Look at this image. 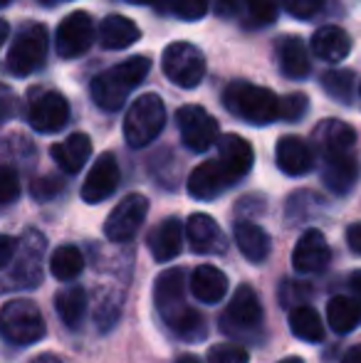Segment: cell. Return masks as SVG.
I'll return each instance as SVG.
<instances>
[{
  "mask_svg": "<svg viewBox=\"0 0 361 363\" xmlns=\"http://www.w3.org/2000/svg\"><path fill=\"white\" fill-rule=\"evenodd\" d=\"M332 259V250L329 242L319 230H304L302 238L297 240L292 252V267L302 274L324 272Z\"/></svg>",
  "mask_w": 361,
  "mask_h": 363,
  "instance_id": "cell-16",
  "label": "cell"
},
{
  "mask_svg": "<svg viewBox=\"0 0 361 363\" xmlns=\"http://www.w3.org/2000/svg\"><path fill=\"white\" fill-rule=\"evenodd\" d=\"M322 89L332 99L342 101V104H352L354 91H357V79L349 69H332V72L322 74Z\"/></svg>",
  "mask_w": 361,
  "mask_h": 363,
  "instance_id": "cell-33",
  "label": "cell"
},
{
  "mask_svg": "<svg viewBox=\"0 0 361 363\" xmlns=\"http://www.w3.org/2000/svg\"><path fill=\"white\" fill-rule=\"evenodd\" d=\"M146 213H149V201L139 193L121 198L119 206L109 213V218L104 220V235L111 242H129L139 228L144 225Z\"/></svg>",
  "mask_w": 361,
  "mask_h": 363,
  "instance_id": "cell-10",
  "label": "cell"
},
{
  "mask_svg": "<svg viewBox=\"0 0 361 363\" xmlns=\"http://www.w3.org/2000/svg\"><path fill=\"white\" fill-rule=\"evenodd\" d=\"M274 158H277L279 171L287 173V176H304V173H309L314 166L312 148L304 144L299 136H282V139L277 141Z\"/></svg>",
  "mask_w": 361,
  "mask_h": 363,
  "instance_id": "cell-20",
  "label": "cell"
},
{
  "mask_svg": "<svg viewBox=\"0 0 361 363\" xmlns=\"http://www.w3.org/2000/svg\"><path fill=\"white\" fill-rule=\"evenodd\" d=\"M91 40H94V23H91L89 13L74 10V13H70L57 28L60 57H65V60L79 57V55H84L89 50Z\"/></svg>",
  "mask_w": 361,
  "mask_h": 363,
  "instance_id": "cell-13",
  "label": "cell"
},
{
  "mask_svg": "<svg viewBox=\"0 0 361 363\" xmlns=\"http://www.w3.org/2000/svg\"><path fill=\"white\" fill-rule=\"evenodd\" d=\"M87 289L84 287H67L55 296V309L67 329H79L87 314Z\"/></svg>",
  "mask_w": 361,
  "mask_h": 363,
  "instance_id": "cell-29",
  "label": "cell"
},
{
  "mask_svg": "<svg viewBox=\"0 0 361 363\" xmlns=\"http://www.w3.org/2000/svg\"><path fill=\"white\" fill-rule=\"evenodd\" d=\"M0 38H3V43L8 40V23L3 20V25H0Z\"/></svg>",
  "mask_w": 361,
  "mask_h": 363,
  "instance_id": "cell-51",
  "label": "cell"
},
{
  "mask_svg": "<svg viewBox=\"0 0 361 363\" xmlns=\"http://www.w3.org/2000/svg\"><path fill=\"white\" fill-rule=\"evenodd\" d=\"M15 247H18V242H15L10 235H3V238H0V267H3V269L13 262Z\"/></svg>",
  "mask_w": 361,
  "mask_h": 363,
  "instance_id": "cell-43",
  "label": "cell"
},
{
  "mask_svg": "<svg viewBox=\"0 0 361 363\" xmlns=\"http://www.w3.org/2000/svg\"><path fill=\"white\" fill-rule=\"evenodd\" d=\"M235 242H238V250H240L243 257H245L248 262L257 264V262H265V259L270 257L272 240L257 223H250V220L235 223Z\"/></svg>",
  "mask_w": 361,
  "mask_h": 363,
  "instance_id": "cell-22",
  "label": "cell"
},
{
  "mask_svg": "<svg viewBox=\"0 0 361 363\" xmlns=\"http://www.w3.org/2000/svg\"><path fill=\"white\" fill-rule=\"evenodd\" d=\"M139 38L141 30L136 28L134 20L124 18V15H109L99 25V43L104 50H124Z\"/></svg>",
  "mask_w": 361,
  "mask_h": 363,
  "instance_id": "cell-27",
  "label": "cell"
},
{
  "mask_svg": "<svg viewBox=\"0 0 361 363\" xmlns=\"http://www.w3.org/2000/svg\"><path fill=\"white\" fill-rule=\"evenodd\" d=\"M347 242L352 247V252L361 255V223H354L352 228L347 230Z\"/></svg>",
  "mask_w": 361,
  "mask_h": 363,
  "instance_id": "cell-45",
  "label": "cell"
},
{
  "mask_svg": "<svg viewBox=\"0 0 361 363\" xmlns=\"http://www.w3.org/2000/svg\"><path fill=\"white\" fill-rule=\"evenodd\" d=\"M243 10H245V0H218V13L223 18H235Z\"/></svg>",
  "mask_w": 361,
  "mask_h": 363,
  "instance_id": "cell-44",
  "label": "cell"
},
{
  "mask_svg": "<svg viewBox=\"0 0 361 363\" xmlns=\"http://www.w3.org/2000/svg\"><path fill=\"white\" fill-rule=\"evenodd\" d=\"M20 196V183H18V176L10 166H5L0 171V203L3 206H10L15 198Z\"/></svg>",
  "mask_w": 361,
  "mask_h": 363,
  "instance_id": "cell-41",
  "label": "cell"
},
{
  "mask_svg": "<svg viewBox=\"0 0 361 363\" xmlns=\"http://www.w3.org/2000/svg\"><path fill=\"white\" fill-rule=\"evenodd\" d=\"M235 183L238 178L233 176L231 168L221 158H213V161H206L198 168H193V173L188 176V196L196 198V201H213Z\"/></svg>",
  "mask_w": 361,
  "mask_h": 363,
  "instance_id": "cell-12",
  "label": "cell"
},
{
  "mask_svg": "<svg viewBox=\"0 0 361 363\" xmlns=\"http://www.w3.org/2000/svg\"><path fill=\"white\" fill-rule=\"evenodd\" d=\"M0 329H3L5 341L15 346H30L45 336V319L35 301L10 299L0 311Z\"/></svg>",
  "mask_w": 361,
  "mask_h": 363,
  "instance_id": "cell-6",
  "label": "cell"
},
{
  "mask_svg": "<svg viewBox=\"0 0 361 363\" xmlns=\"http://www.w3.org/2000/svg\"><path fill=\"white\" fill-rule=\"evenodd\" d=\"M324 163H322V181L324 186L329 188L332 193H349L354 188L359 178V168H357V161L352 158V153H327L322 156Z\"/></svg>",
  "mask_w": 361,
  "mask_h": 363,
  "instance_id": "cell-19",
  "label": "cell"
},
{
  "mask_svg": "<svg viewBox=\"0 0 361 363\" xmlns=\"http://www.w3.org/2000/svg\"><path fill=\"white\" fill-rule=\"evenodd\" d=\"M309 109V99L307 94L297 91V94H287L279 99V119L284 121H299Z\"/></svg>",
  "mask_w": 361,
  "mask_h": 363,
  "instance_id": "cell-38",
  "label": "cell"
},
{
  "mask_svg": "<svg viewBox=\"0 0 361 363\" xmlns=\"http://www.w3.org/2000/svg\"><path fill=\"white\" fill-rule=\"evenodd\" d=\"M151 69L149 57H129L124 62L114 65L106 72L96 74L91 79V99L99 109L104 111H119L129 94L146 79Z\"/></svg>",
  "mask_w": 361,
  "mask_h": 363,
  "instance_id": "cell-2",
  "label": "cell"
},
{
  "mask_svg": "<svg viewBox=\"0 0 361 363\" xmlns=\"http://www.w3.org/2000/svg\"><path fill=\"white\" fill-rule=\"evenodd\" d=\"M48 240L40 230H28L18 240L13 262L5 267V289H35L43 282V257Z\"/></svg>",
  "mask_w": 361,
  "mask_h": 363,
  "instance_id": "cell-4",
  "label": "cell"
},
{
  "mask_svg": "<svg viewBox=\"0 0 361 363\" xmlns=\"http://www.w3.org/2000/svg\"><path fill=\"white\" fill-rule=\"evenodd\" d=\"M279 363H304L302 359H297V356H289V359H282Z\"/></svg>",
  "mask_w": 361,
  "mask_h": 363,
  "instance_id": "cell-52",
  "label": "cell"
},
{
  "mask_svg": "<svg viewBox=\"0 0 361 363\" xmlns=\"http://www.w3.org/2000/svg\"><path fill=\"white\" fill-rule=\"evenodd\" d=\"M70 119V104L60 91H45L30 104L28 121L40 134H55Z\"/></svg>",
  "mask_w": 361,
  "mask_h": 363,
  "instance_id": "cell-15",
  "label": "cell"
},
{
  "mask_svg": "<svg viewBox=\"0 0 361 363\" xmlns=\"http://www.w3.org/2000/svg\"><path fill=\"white\" fill-rule=\"evenodd\" d=\"M262 324V304L250 284H243L233 294L226 314L221 319V329L228 336H252Z\"/></svg>",
  "mask_w": 361,
  "mask_h": 363,
  "instance_id": "cell-9",
  "label": "cell"
},
{
  "mask_svg": "<svg viewBox=\"0 0 361 363\" xmlns=\"http://www.w3.org/2000/svg\"><path fill=\"white\" fill-rule=\"evenodd\" d=\"M129 3H134V5H149V8H161V10H164L169 0H129Z\"/></svg>",
  "mask_w": 361,
  "mask_h": 363,
  "instance_id": "cell-47",
  "label": "cell"
},
{
  "mask_svg": "<svg viewBox=\"0 0 361 363\" xmlns=\"http://www.w3.org/2000/svg\"><path fill=\"white\" fill-rule=\"evenodd\" d=\"M45 57H48V30L45 25L33 23L20 30L15 43L10 45L5 67L13 77H28L43 67Z\"/></svg>",
  "mask_w": 361,
  "mask_h": 363,
  "instance_id": "cell-7",
  "label": "cell"
},
{
  "mask_svg": "<svg viewBox=\"0 0 361 363\" xmlns=\"http://www.w3.org/2000/svg\"><path fill=\"white\" fill-rule=\"evenodd\" d=\"M282 5L292 18L309 20L324 8V0H282Z\"/></svg>",
  "mask_w": 361,
  "mask_h": 363,
  "instance_id": "cell-40",
  "label": "cell"
},
{
  "mask_svg": "<svg viewBox=\"0 0 361 363\" xmlns=\"http://www.w3.org/2000/svg\"><path fill=\"white\" fill-rule=\"evenodd\" d=\"M154 301L161 319L179 339L196 344L208 336V324L203 314L186 304V269L171 267L161 272L154 284Z\"/></svg>",
  "mask_w": 361,
  "mask_h": 363,
  "instance_id": "cell-1",
  "label": "cell"
},
{
  "mask_svg": "<svg viewBox=\"0 0 361 363\" xmlns=\"http://www.w3.org/2000/svg\"><path fill=\"white\" fill-rule=\"evenodd\" d=\"M50 269H52V277L60 282H72L82 274L84 269V255L74 245H62L52 252L50 257Z\"/></svg>",
  "mask_w": 361,
  "mask_h": 363,
  "instance_id": "cell-32",
  "label": "cell"
},
{
  "mask_svg": "<svg viewBox=\"0 0 361 363\" xmlns=\"http://www.w3.org/2000/svg\"><path fill=\"white\" fill-rule=\"evenodd\" d=\"M176 121H179L183 144H186V148H191V151L203 153L218 141V121L203 106L196 104L181 106L179 114H176Z\"/></svg>",
  "mask_w": 361,
  "mask_h": 363,
  "instance_id": "cell-11",
  "label": "cell"
},
{
  "mask_svg": "<svg viewBox=\"0 0 361 363\" xmlns=\"http://www.w3.org/2000/svg\"><path fill=\"white\" fill-rule=\"evenodd\" d=\"M119 181H121V173H119V163H116L114 153H101L82 183V191H79L82 193V201L89 203V206H96V203L106 201V198L116 191Z\"/></svg>",
  "mask_w": 361,
  "mask_h": 363,
  "instance_id": "cell-14",
  "label": "cell"
},
{
  "mask_svg": "<svg viewBox=\"0 0 361 363\" xmlns=\"http://www.w3.org/2000/svg\"><path fill=\"white\" fill-rule=\"evenodd\" d=\"M211 0H174V13L183 20H198L208 13Z\"/></svg>",
  "mask_w": 361,
  "mask_h": 363,
  "instance_id": "cell-42",
  "label": "cell"
},
{
  "mask_svg": "<svg viewBox=\"0 0 361 363\" xmlns=\"http://www.w3.org/2000/svg\"><path fill=\"white\" fill-rule=\"evenodd\" d=\"M176 363H201V359H198V356H193V354H186V356H181Z\"/></svg>",
  "mask_w": 361,
  "mask_h": 363,
  "instance_id": "cell-50",
  "label": "cell"
},
{
  "mask_svg": "<svg viewBox=\"0 0 361 363\" xmlns=\"http://www.w3.org/2000/svg\"><path fill=\"white\" fill-rule=\"evenodd\" d=\"M250 354L243 344H218L208 351V363H248Z\"/></svg>",
  "mask_w": 361,
  "mask_h": 363,
  "instance_id": "cell-37",
  "label": "cell"
},
{
  "mask_svg": "<svg viewBox=\"0 0 361 363\" xmlns=\"http://www.w3.org/2000/svg\"><path fill=\"white\" fill-rule=\"evenodd\" d=\"M166 124V106L159 94H141L124 116V139L131 148L149 146Z\"/></svg>",
  "mask_w": 361,
  "mask_h": 363,
  "instance_id": "cell-5",
  "label": "cell"
},
{
  "mask_svg": "<svg viewBox=\"0 0 361 363\" xmlns=\"http://www.w3.org/2000/svg\"><path fill=\"white\" fill-rule=\"evenodd\" d=\"M359 96H361V84H359Z\"/></svg>",
  "mask_w": 361,
  "mask_h": 363,
  "instance_id": "cell-54",
  "label": "cell"
},
{
  "mask_svg": "<svg viewBox=\"0 0 361 363\" xmlns=\"http://www.w3.org/2000/svg\"><path fill=\"white\" fill-rule=\"evenodd\" d=\"M312 52L324 62H342L352 52V38L337 25H324L312 35Z\"/></svg>",
  "mask_w": 361,
  "mask_h": 363,
  "instance_id": "cell-21",
  "label": "cell"
},
{
  "mask_svg": "<svg viewBox=\"0 0 361 363\" xmlns=\"http://www.w3.org/2000/svg\"><path fill=\"white\" fill-rule=\"evenodd\" d=\"M186 238L191 250L198 255H223L228 250V240L221 225L206 213H196L186 223Z\"/></svg>",
  "mask_w": 361,
  "mask_h": 363,
  "instance_id": "cell-17",
  "label": "cell"
},
{
  "mask_svg": "<svg viewBox=\"0 0 361 363\" xmlns=\"http://www.w3.org/2000/svg\"><path fill=\"white\" fill-rule=\"evenodd\" d=\"M279 0H245V18L250 25H270L277 18Z\"/></svg>",
  "mask_w": 361,
  "mask_h": 363,
  "instance_id": "cell-34",
  "label": "cell"
},
{
  "mask_svg": "<svg viewBox=\"0 0 361 363\" xmlns=\"http://www.w3.org/2000/svg\"><path fill=\"white\" fill-rule=\"evenodd\" d=\"M218 158L226 163L233 171V176L240 181L250 173L252 161H255V153H252V146L248 144L243 136L238 134H226L218 141Z\"/></svg>",
  "mask_w": 361,
  "mask_h": 363,
  "instance_id": "cell-26",
  "label": "cell"
},
{
  "mask_svg": "<svg viewBox=\"0 0 361 363\" xmlns=\"http://www.w3.org/2000/svg\"><path fill=\"white\" fill-rule=\"evenodd\" d=\"M161 69L174 84L183 86V89H193L206 77V57L196 45L179 40V43H171L164 50Z\"/></svg>",
  "mask_w": 361,
  "mask_h": 363,
  "instance_id": "cell-8",
  "label": "cell"
},
{
  "mask_svg": "<svg viewBox=\"0 0 361 363\" xmlns=\"http://www.w3.org/2000/svg\"><path fill=\"white\" fill-rule=\"evenodd\" d=\"M65 188V181L60 176H40L30 183V196L40 203H48L52 198H57Z\"/></svg>",
  "mask_w": 361,
  "mask_h": 363,
  "instance_id": "cell-36",
  "label": "cell"
},
{
  "mask_svg": "<svg viewBox=\"0 0 361 363\" xmlns=\"http://www.w3.org/2000/svg\"><path fill=\"white\" fill-rule=\"evenodd\" d=\"M55 163L60 166V171L65 173H79L84 168V163L91 156V141L87 134H72L62 141V144H55L50 148Z\"/></svg>",
  "mask_w": 361,
  "mask_h": 363,
  "instance_id": "cell-23",
  "label": "cell"
},
{
  "mask_svg": "<svg viewBox=\"0 0 361 363\" xmlns=\"http://www.w3.org/2000/svg\"><path fill=\"white\" fill-rule=\"evenodd\" d=\"M223 104L233 116L252 126H265L279 119V99L265 86L250 82H231L223 91Z\"/></svg>",
  "mask_w": 361,
  "mask_h": 363,
  "instance_id": "cell-3",
  "label": "cell"
},
{
  "mask_svg": "<svg viewBox=\"0 0 361 363\" xmlns=\"http://www.w3.org/2000/svg\"><path fill=\"white\" fill-rule=\"evenodd\" d=\"M314 141H317V148L322 151V156H327V153H347L357 144V134H354V129L347 121L327 119L314 129Z\"/></svg>",
  "mask_w": 361,
  "mask_h": 363,
  "instance_id": "cell-24",
  "label": "cell"
},
{
  "mask_svg": "<svg viewBox=\"0 0 361 363\" xmlns=\"http://www.w3.org/2000/svg\"><path fill=\"white\" fill-rule=\"evenodd\" d=\"M277 57H279V69L289 79H302L312 69L309 52L299 38H284L277 48Z\"/></svg>",
  "mask_w": 361,
  "mask_h": 363,
  "instance_id": "cell-28",
  "label": "cell"
},
{
  "mask_svg": "<svg viewBox=\"0 0 361 363\" xmlns=\"http://www.w3.org/2000/svg\"><path fill=\"white\" fill-rule=\"evenodd\" d=\"M342 363H361V344L352 346V349H349L347 354H344Z\"/></svg>",
  "mask_w": 361,
  "mask_h": 363,
  "instance_id": "cell-46",
  "label": "cell"
},
{
  "mask_svg": "<svg viewBox=\"0 0 361 363\" xmlns=\"http://www.w3.org/2000/svg\"><path fill=\"white\" fill-rule=\"evenodd\" d=\"M119 306H121V299H101L99 306H96V314H94V321L101 331H109L114 326V321L119 319Z\"/></svg>",
  "mask_w": 361,
  "mask_h": 363,
  "instance_id": "cell-39",
  "label": "cell"
},
{
  "mask_svg": "<svg viewBox=\"0 0 361 363\" xmlns=\"http://www.w3.org/2000/svg\"><path fill=\"white\" fill-rule=\"evenodd\" d=\"M0 5H10V0H0Z\"/></svg>",
  "mask_w": 361,
  "mask_h": 363,
  "instance_id": "cell-53",
  "label": "cell"
},
{
  "mask_svg": "<svg viewBox=\"0 0 361 363\" xmlns=\"http://www.w3.org/2000/svg\"><path fill=\"white\" fill-rule=\"evenodd\" d=\"M349 282H352V289L357 291V296L361 299V269H357V272L352 274V279H349Z\"/></svg>",
  "mask_w": 361,
  "mask_h": 363,
  "instance_id": "cell-48",
  "label": "cell"
},
{
  "mask_svg": "<svg viewBox=\"0 0 361 363\" xmlns=\"http://www.w3.org/2000/svg\"><path fill=\"white\" fill-rule=\"evenodd\" d=\"M312 299V287L307 282H294V279H284L282 289H279V301H282L284 309H294V306H302Z\"/></svg>",
  "mask_w": 361,
  "mask_h": 363,
  "instance_id": "cell-35",
  "label": "cell"
},
{
  "mask_svg": "<svg viewBox=\"0 0 361 363\" xmlns=\"http://www.w3.org/2000/svg\"><path fill=\"white\" fill-rule=\"evenodd\" d=\"M146 245L151 250V257L156 262H171L179 257L183 250V225L179 218H166L156 225L146 238Z\"/></svg>",
  "mask_w": 361,
  "mask_h": 363,
  "instance_id": "cell-18",
  "label": "cell"
},
{
  "mask_svg": "<svg viewBox=\"0 0 361 363\" xmlns=\"http://www.w3.org/2000/svg\"><path fill=\"white\" fill-rule=\"evenodd\" d=\"M30 363H62L57 359V356H52V354H43V356H38V359H33Z\"/></svg>",
  "mask_w": 361,
  "mask_h": 363,
  "instance_id": "cell-49",
  "label": "cell"
},
{
  "mask_svg": "<svg viewBox=\"0 0 361 363\" xmlns=\"http://www.w3.org/2000/svg\"><path fill=\"white\" fill-rule=\"evenodd\" d=\"M287 321H289V331H292L299 341L319 344V341L324 339V324H322V319H319V314L309 304L289 309Z\"/></svg>",
  "mask_w": 361,
  "mask_h": 363,
  "instance_id": "cell-30",
  "label": "cell"
},
{
  "mask_svg": "<svg viewBox=\"0 0 361 363\" xmlns=\"http://www.w3.org/2000/svg\"><path fill=\"white\" fill-rule=\"evenodd\" d=\"M327 321L329 329H334L337 334H349L361 324V306L349 296H332L327 304Z\"/></svg>",
  "mask_w": 361,
  "mask_h": 363,
  "instance_id": "cell-31",
  "label": "cell"
},
{
  "mask_svg": "<svg viewBox=\"0 0 361 363\" xmlns=\"http://www.w3.org/2000/svg\"><path fill=\"white\" fill-rule=\"evenodd\" d=\"M191 291L203 304H218L228 291V277L213 264H201L191 274Z\"/></svg>",
  "mask_w": 361,
  "mask_h": 363,
  "instance_id": "cell-25",
  "label": "cell"
}]
</instances>
